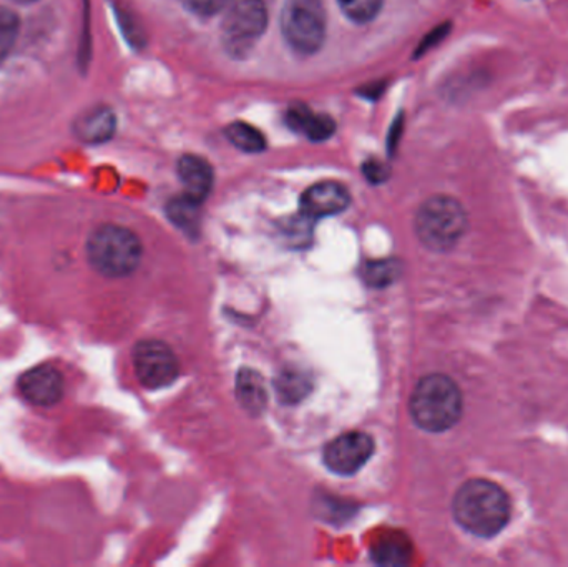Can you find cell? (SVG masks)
Listing matches in <instances>:
<instances>
[{"label":"cell","instance_id":"obj_1","mask_svg":"<svg viewBox=\"0 0 568 567\" xmlns=\"http://www.w3.org/2000/svg\"><path fill=\"white\" fill-rule=\"evenodd\" d=\"M453 512L466 531L479 538H493L509 525L513 505L509 495L496 483L470 479L456 493Z\"/></svg>","mask_w":568,"mask_h":567},{"label":"cell","instance_id":"obj_2","mask_svg":"<svg viewBox=\"0 0 568 567\" xmlns=\"http://www.w3.org/2000/svg\"><path fill=\"white\" fill-rule=\"evenodd\" d=\"M463 393L446 375L420 379L410 396V415L419 428L443 433L459 423L463 416Z\"/></svg>","mask_w":568,"mask_h":567},{"label":"cell","instance_id":"obj_3","mask_svg":"<svg viewBox=\"0 0 568 567\" xmlns=\"http://www.w3.org/2000/svg\"><path fill=\"white\" fill-rule=\"evenodd\" d=\"M87 259L90 265L110 279L132 275L142 260V243L132 230L102 225L89 236Z\"/></svg>","mask_w":568,"mask_h":567},{"label":"cell","instance_id":"obj_4","mask_svg":"<svg viewBox=\"0 0 568 567\" xmlns=\"http://www.w3.org/2000/svg\"><path fill=\"white\" fill-rule=\"evenodd\" d=\"M466 210L453 196L437 195L426 200L416 215V232L420 242L434 252L453 250L466 235Z\"/></svg>","mask_w":568,"mask_h":567},{"label":"cell","instance_id":"obj_5","mask_svg":"<svg viewBox=\"0 0 568 567\" xmlns=\"http://www.w3.org/2000/svg\"><path fill=\"white\" fill-rule=\"evenodd\" d=\"M284 39L296 52L311 55L326 37V12L321 0H286L282 13Z\"/></svg>","mask_w":568,"mask_h":567},{"label":"cell","instance_id":"obj_6","mask_svg":"<svg viewBox=\"0 0 568 567\" xmlns=\"http://www.w3.org/2000/svg\"><path fill=\"white\" fill-rule=\"evenodd\" d=\"M223 13L226 42L242 52L263 36L268 23V10L263 0H229Z\"/></svg>","mask_w":568,"mask_h":567},{"label":"cell","instance_id":"obj_7","mask_svg":"<svg viewBox=\"0 0 568 567\" xmlns=\"http://www.w3.org/2000/svg\"><path fill=\"white\" fill-rule=\"evenodd\" d=\"M136 378L150 389L165 388L179 376V360L166 343L145 340L133 350Z\"/></svg>","mask_w":568,"mask_h":567},{"label":"cell","instance_id":"obj_8","mask_svg":"<svg viewBox=\"0 0 568 567\" xmlns=\"http://www.w3.org/2000/svg\"><path fill=\"white\" fill-rule=\"evenodd\" d=\"M374 453V442L366 433H346L324 448V463L336 475H354Z\"/></svg>","mask_w":568,"mask_h":567},{"label":"cell","instance_id":"obj_9","mask_svg":"<svg viewBox=\"0 0 568 567\" xmlns=\"http://www.w3.org/2000/svg\"><path fill=\"white\" fill-rule=\"evenodd\" d=\"M20 395L27 403L40 408H49L62 399L65 392V378L62 372L49 363L33 366L23 373L17 383Z\"/></svg>","mask_w":568,"mask_h":567},{"label":"cell","instance_id":"obj_10","mask_svg":"<svg viewBox=\"0 0 568 567\" xmlns=\"http://www.w3.org/2000/svg\"><path fill=\"white\" fill-rule=\"evenodd\" d=\"M349 202L351 196L346 186L337 182H321L303 193L301 210L307 219H323L344 212Z\"/></svg>","mask_w":568,"mask_h":567},{"label":"cell","instance_id":"obj_11","mask_svg":"<svg viewBox=\"0 0 568 567\" xmlns=\"http://www.w3.org/2000/svg\"><path fill=\"white\" fill-rule=\"evenodd\" d=\"M179 175L185 189V195L195 202H205L215 180L212 165L202 156L185 155L180 159Z\"/></svg>","mask_w":568,"mask_h":567},{"label":"cell","instance_id":"obj_12","mask_svg":"<svg viewBox=\"0 0 568 567\" xmlns=\"http://www.w3.org/2000/svg\"><path fill=\"white\" fill-rule=\"evenodd\" d=\"M286 123L297 133H304L313 142L329 139L336 130L331 117L316 113L306 105H293L286 113Z\"/></svg>","mask_w":568,"mask_h":567},{"label":"cell","instance_id":"obj_13","mask_svg":"<svg viewBox=\"0 0 568 567\" xmlns=\"http://www.w3.org/2000/svg\"><path fill=\"white\" fill-rule=\"evenodd\" d=\"M115 113L110 109H93L75 122V135L85 143H103L115 133Z\"/></svg>","mask_w":568,"mask_h":567},{"label":"cell","instance_id":"obj_14","mask_svg":"<svg viewBox=\"0 0 568 567\" xmlns=\"http://www.w3.org/2000/svg\"><path fill=\"white\" fill-rule=\"evenodd\" d=\"M413 548L400 533H389L374 545L373 558L381 566H404L410 561Z\"/></svg>","mask_w":568,"mask_h":567},{"label":"cell","instance_id":"obj_15","mask_svg":"<svg viewBox=\"0 0 568 567\" xmlns=\"http://www.w3.org/2000/svg\"><path fill=\"white\" fill-rule=\"evenodd\" d=\"M236 396L246 412L258 415L266 406V388L262 376L253 369H242L236 379Z\"/></svg>","mask_w":568,"mask_h":567},{"label":"cell","instance_id":"obj_16","mask_svg":"<svg viewBox=\"0 0 568 567\" xmlns=\"http://www.w3.org/2000/svg\"><path fill=\"white\" fill-rule=\"evenodd\" d=\"M276 392H278L282 402L294 405V403H300L301 399L306 398L307 393L311 392L310 378L297 369H286L276 379Z\"/></svg>","mask_w":568,"mask_h":567},{"label":"cell","instance_id":"obj_17","mask_svg":"<svg viewBox=\"0 0 568 567\" xmlns=\"http://www.w3.org/2000/svg\"><path fill=\"white\" fill-rule=\"evenodd\" d=\"M226 136L236 149L246 153H258L266 149V139L256 126L246 122H233L226 129Z\"/></svg>","mask_w":568,"mask_h":567},{"label":"cell","instance_id":"obj_18","mask_svg":"<svg viewBox=\"0 0 568 567\" xmlns=\"http://www.w3.org/2000/svg\"><path fill=\"white\" fill-rule=\"evenodd\" d=\"M200 205L202 203L195 202L190 196H180L170 203L169 216L180 229L186 230V232H196L200 226Z\"/></svg>","mask_w":568,"mask_h":567},{"label":"cell","instance_id":"obj_19","mask_svg":"<svg viewBox=\"0 0 568 567\" xmlns=\"http://www.w3.org/2000/svg\"><path fill=\"white\" fill-rule=\"evenodd\" d=\"M400 266L396 260H381V262L367 263L363 269V279L371 286L390 285L399 276Z\"/></svg>","mask_w":568,"mask_h":567},{"label":"cell","instance_id":"obj_20","mask_svg":"<svg viewBox=\"0 0 568 567\" xmlns=\"http://www.w3.org/2000/svg\"><path fill=\"white\" fill-rule=\"evenodd\" d=\"M19 29V17L7 7H0V62L9 55L10 50L16 45Z\"/></svg>","mask_w":568,"mask_h":567},{"label":"cell","instance_id":"obj_21","mask_svg":"<svg viewBox=\"0 0 568 567\" xmlns=\"http://www.w3.org/2000/svg\"><path fill=\"white\" fill-rule=\"evenodd\" d=\"M347 19L357 23L371 22L379 13L383 0H337Z\"/></svg>","mask_w":568,"mask_h":567},{"label":"cell","instance_id":"obj_22","mask_svg":"<svg viewBox=\"0 0 568 567\" xmlns=\"http://www.w3.org/2000/svg\"><path fill=\"white\" fill-rule=\"evenodd\" d=\"M190 12L200 17H213L223 12L229 0H183Z\"/></svg>","mask_w":568,"mask_h":567},{"label":"cell","instance_id":"obj_23","mask_svg":"<svg viewBox=\"0 0 568 567\" xmlns=\"http://www.w3.org/2000/svg\"><path fill=\"white\" fill-rule=\"evenodd\" d=\"M363 173L373 183H383L389 176V170L379 160H369V162L364 163Z\"/></svg>","mask_w":568,"mask_h":567},{"label":"cell","instance_id":"obj_24","mask_svg":"<svg viewBox=\"0 0 568 567\" xmlns=\"http://www.w3.org/2000/svg\"><path fill=\"white\" fill-rule=\"evenodd\" d=\"M16 2H19V3H33V2H37V0H16Z\"/></svg>","mask_w":568,"mask_h":567}]
</instances>
